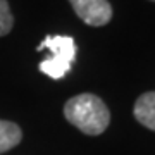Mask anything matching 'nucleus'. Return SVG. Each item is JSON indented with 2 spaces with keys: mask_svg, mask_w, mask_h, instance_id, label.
Segmentation results:
<instances>
[{
  "mask_svg": "<svg viewBox=\"0 0 155 155\" xmlns=\"http://www.w3.org/2000/svg\"><path fill=\"white\" fill-rule=\"evenodd\" d=\"M64 117L84 134L97 136L104 133L109 126L110 110L100 97L93 93H81L66 102Z\"/></svg>",
  "mask_w": 155,
  "mask_h": 155,
  "instance_id": "obj_1",
  "label": "nucleus"
},
{
  "mask_svg": "<svg viewBox=\"0 0 155 155\" xmlns=\"http://www.w3.org/2000/svg\"><path fill=\"white\" fill-rule=\"evenodd\" d=\"M69 4L88 26H105L112 19V5L107 0H69Z\"/></svg>",
  "mask_w": 155,
  "mask_h": 155,
  "instance_id": "obj_3",
  "label": "nucleus"
},
{
  "mask_svg": "<svg viewBox=\"0 0 155 155\" xmlns=\"http://www.w3.org/2000/svg\"><path fill=\"white\" fill-rule=\"evenodd\" d=\"M133 114L141 126L155 131V91H147L136 100Z\"/></svg>",
  "mask_w": 155,
  "mask_h": 155,
  "instance_id": "obj_4",
  "label": "nucleus"
},
{
  "mask_svg": "<svg viewBox=\"0 0 155 155\" xmlns=\"http://www.w3.org/2000/svg\"><path fill=\"white\" fill-rule=\"evenodd\" d=\"M14 26V17H12L11 7L7 0H0V36H5Z\"/></svg>",
  "mask_w": 155,
  "mask_h": 155,
  "instance_id": "obj_6",
  "label": "nucleus"
},
{
  "mask_svg": "<svg viewBox=\"0 0 155 155\" xmlns=\"http://www.w3.org/2000/svg\"><path fill=\"white\" fill-rule=\"evenodd\" d=\"M38 50H48L50 55L40 62V71L52 79H62L71 71L76 59V43L66 35H48L38 45Z\"/></svg>",
  "mask_w": 155,
  "mask_h": 155,
  "instance_id": "obj_2",
  "label": "nucleus"
},
{
  "mask_svg": "<svg viewBox=\"0 0 155 155\" xmlns=\"http://www.w3.org/2000/svg\"><path fill=\"white\" fill-rule=\"evenodd\" d=\"M22 131L21 127L11 121H2L0 119V153L14 148L21 143Z\"/></svg>",
  "mask_w": 155,
  "mask_h": 155,
  "instance_id": "obj_5",
  "label": "nucleus"
},
{
  "mask_svg": "<svg viewBox=\"0 0 155 155\" xmlns=\"http://www.w3.org/2000/svg\"><path fill=\"white\" fill-rule=\"evenodd\" d=\"M152 2H155V0H152Z\"/></svg>",
  "mask_w": 155,
  "mask_h": 155,
  "instance_id": "obj_7",
  "label": "nucleus"
}]
</instances>
